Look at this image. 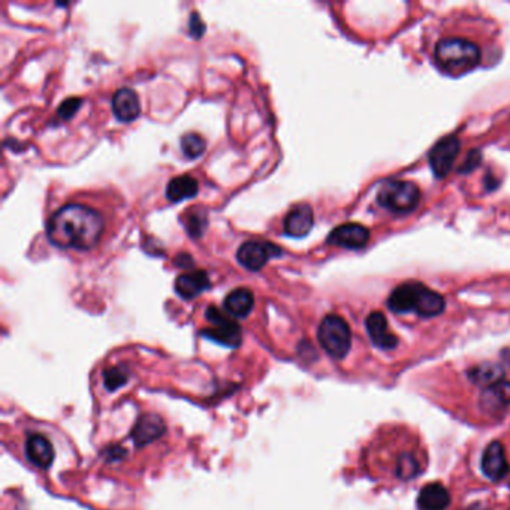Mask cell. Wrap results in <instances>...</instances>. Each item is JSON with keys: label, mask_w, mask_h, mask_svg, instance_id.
<instances>
[{"label": "cell", "mask_w": 510, "mask_h": 510, "mask_svg": "<svg viewBox=\"0 0 510 510\" xmlns=\"http://www.w3.org/2000/svg\"><path fill=\"white\" fill-rule=\"evenodd\" d=\"M421 189L412 181L389 180L380 186L378 204L395 214H407L418 207Z\"/></svg>", "instance_id": "5b68a950"}, {"label": "cell", "mask_w": 510, "mask_h": 510, "mask_svg": "<svg viewBox=\"0 0 510 510\" xmlns=\"http://www.w3.org/2000/svg\"><path fill=\"white\" fill-rule=\"evenodd\" d=\"M26 456L28 460L39 467V468H48L52 461H55V448L52 443L42 434H32L26 441Z\"/></svg>", "instance_id": "5bb4252c"}, {"label": "cell", "mask_w": 510, "mask_h": 510, "mask_svg": "<svg viewBox=\"0 0 510 510\" xmlns=\"http://www.w3.org/2000/svg\"><path fill=\"white\" fill-rule=\"evenodd\" d=\"M181 150L187 157H199L205 150V141L198 133H186L181 138Z\"/></svg>", "instance_id": "cb8c5ba5"}, {"label": "cell", "mask_w": 510, "mask_h": 510, "mask_svg": "<svg viewBox=\"0 0 510 510\" xmlns=\"http://www.w3.org/2000/svg\"><path fill=\"white\" fill-rule=\"evenodd\" d=\"M460 149L461 142L456 135L443 138L433 147L428 156V162L437 178H445L452 171Z\"/></svg>", "instance_id": "9c48e42d"}, {"label": "cell", "mask_w": 510, "mask_h": 510, "mask_svg": "<svg viewBox=\"0 0 510 510\" xmlns=\"http://www.w3.org/2000/svg\"><path fill=\"white\" fill-rule=\"evenodd\" d=\"M81 99L79 98H71V99H66L60 106H59V115L63 118V120H69L79 108V105H81Z\"/></svg>", "instance_id": "484cf974"}, {"label": "cell", "mask_w": 510, "mask_h": 510, "mask_svg": "<svg viewBox=\"0 0 510 510\" xmlns=\"http://www.w3.org/2000/svg\"><path fill=\"white\" fill-rule=\"evenodd\" d=\"M204 32H205V26L203 24V21H200L196 12H193V14L191 16V33L195 38H200V35H203Z\"/></svg>", "instance_id": "83f0119b"}, {"label": "cell", "mask_w": 510, "mask_h": 510, "mask_svg": "<svg viewBox=\"0 0 510 510\" xmlns=\"http://www.w3.org/2000/svg\"><path fill=\"white\" fill-rule=\"evenodd\" d=\"M211 281L205 271H192L177 277L176 292L184 300H193L204 290L210 289Z\"/></svg>", "instance_id": "2e32d148"}, {"label": "cell", "mask_w": 510, "mask_h": 510, "mask_svg": "<svg viewBox=\"0 0 510 510\" xmlns=\"http://www.w3.org/2000/svg\"><path fill=\"white\" fill-rule=\"evenodd\" d=\"M103 232V217L95 208L83 204H68L59 208L47 223V235L62 249L90 250L98 244Z\"/></svg>", "instance_id": "6da1fadb"}, {"label": "cell", "mask_w": 510, "mask_h": 510, "mask_svg": "<svg viewBox=\"0 0 510 510\" xmlns=\"http://www.w3.org/2000/svg\"><path fill=\"white\" fill-rule=\"evenodd\" d=\"M317 340L329 356L334 359H343L351 351L352 331L343 317L328 314L320 322Z\"/></svg>", "instance_id": "8992f818"}, {"label": "cell", "mask_w": 510, "mask_h": 510, "mask_svg": "<svg viewBox=\"0 0 510 510\" xmlns=\"http://www.w3.org/2000/svg\"><path fill=\"white\" fill-rule=\"evenodd\" d=\"M482 470L491 480L495 482L504 479L509 475L510 467L500 441H492L487 446L482 456Z\"/></svg>", "instance_id": "7c38bea8"}, {"label": "cell", "mask_w": 510, "mask_h": 510, "mask_svg": "<svg viewBox=\"0 0 510 510\" xmlns=\"http://www.w3.org/2000/svg\"><path fill=\"white\" fill-rule=\"evenodd\" d=\"M510 404V382L500 380L488 386L482 394V407L489 413H499Z\"/></svg>", "instance_id": "ac0fdd59"}, {"label": "cell", "mask_w": 510, "mask_h": 510, "mask_svg": "<svg viewBox=\"0 0 510 510\" xmlns=\"http://www.w3.org/2000/svg\"><path fill=\"white\" fill-rule=\"evenodd\" d=\"M254 297L246 288H238L227 293L225 298V308L227 314L234 317H247L253 310Z\"/></svg>", "instance_id": "ffe728a7"}, {"label": "cell", "mask_w": 510, "mask_h": 510, "mask_svg": "<svg viewBox=\"0 0 510 510\" xmlns=\"http://www.w3.org/2000/svg\"><path fill=\"white\" fill-rule=\"evenodd\" d=\"M370 239V231L359 223H344L335 227L328 235V244L339 246L343 249L358 250L366 247Z\"/></svg>", "instance_id": "30bf717a"}, {"label": "cell", "mask_w": 510, "mask_h": 510, "mask_svg": "<svg viewBox=\"0 0 510 510\" xmlns=\"http://www.w3.org/2000/svg\"><path fill=\"white\" fill-rule=\"evenodd\" d=\"M449 503L450 495L440 483H429L418 495V507L421 510H445Z\"/></svg>", "instance_id": "d6986e66"}, {"label": "cell", "mask_w": 510, "mask_h": 510, "mask_svg": "<svg viewBox=\"0 0 510 510\" xmlns=\"http://www.w3.org/2000/svg\"><path fill=\"white\" fill-rule=\"evenodd\" d=\"M278 256H281V249L270 241H246L237 251L238 262L250 271H259L268 261Z\"/></svg>", "instance_id": "ba28073f"}, {"label": "cell", "mask_w": 510, "mask_h": 510, "mask_svg": "<svg viewBox=\"0 0 510 510\" xmlns=\"http://www.w3.org/2000/svg\"><path fill=\"white\" fill-rule=\"evenodd\" d=\"M165 433L164 421L154 414H147L137 422L132 431V437L138 446L149 445Z\"/></svg>", "instance_id": "e0dca14e"}, {"label": "cell", "mask_w": 510, "mask_h": 510, "mask_svg": "<svg viewBox=\"0 0 510 510\" xmlns=\"http://www.w3.org/2000/svg\"><path fill=\"white\" fill-rule=\"evenodd\" d=\"M113 113L120 122H132L141 113L138 95L132 89H120L113 96Z\"/></svg>", "instance_id": "9a60e30c"}, {"label": "cell", "mask_w": 510, "mask_h": 510, "mask_svg": "<svg viewBox=\"0 0 510 510\" xmlns=\"http://www.w3.org/2000/svg\"><path fill=\"white\" fill-rule=\"evenodd\" d=\"M314 223L313 210L310 205L300 204L293 207L285 217V232L293 238H302L312 231Z\"/></svg>", "instance_id": "4fadbf2b"}, {"label": "cell", "mask_w": 510, "mask_h": 510, "mask_svg": "<svg viewBox=\"0 0 510 510\" xmlns=\"http://www.w3.org/2000/svg\"><path fill=\"white\" fill-rule=\"evenodd\" d=\"M103 382L106 389L115 391V389L128 382V374L123 371V368H108L103 373Z\"/></svg>", "instance_id": "d4e9b609"}, {"label": "cell", "mask_w": 510, "mask_h": 510, "mask_svg": "<svg viewBox=\"0 0 510 510\" xmlns=\"http://www.w3.org/2000/svg\"><path fill=\"white\" fill-rule=\"evenodd\" d=\"M199 189L198 181L191 176H180L172 178L166 186V198L171 203H180V200L196 196Z\"/></svg>", "instance_id": "44dd1931"}, {"label": "cell", "mask_w": 510, "mask_h": 510, "mask_svg": "<svg viewBox=\"0 0 510 510\" xmlns=\"http://www.w3.org/2000/svg\"><path fill=\"white\" fill-rule=\"evenodd\" d=\"M383 438L373 443L375 467L385 476L400 482H409L422 475L426 467V453L421 443L406 429H391Z\"/></svg>", "instance_id": "7a4b0ae2"}, {"label": "cell", "mask_w": 510, "mask_h": 510, "mask_svg": "<svg viewBox=\"0 0 510 510\" xmlns=\"http://www.w3.org/2000/svg\"><path fill=\"white\" fill-rule=\"evenodd\" d=\"M207 319L211 322L212 327L203 331L204 337L227 347L239 346L241 328L235 320H232L230 316H226L217 307H208Z\"/></svg>", "instance_id": "52a82bcc"}, {"label": "cell", "mask_w": 510, "mask_h": 510, "mask_svg": "<svg viewBox=\"0 0 510 510\" xmlns=\"http://www.w3.org/2000/svg\"><path fill=\"white\" fill-rule=\"evenodd\" d=\"M174 262H176L177 266H183V268L193 266V258L189 256V254H184V253L178 254V256L176 258V261H174Z\"/></svg>", "instance_id": "f1b7e54d"}, {"label": "cell", "mask_w": 510, "mask_h": 510, "mask_svg": "<svg viewBox=\"0 0 510 510\" xmlns=\"http://www.w3.org/2000/svg\"><path fill=\"white\" fill-rule=\"evenodd\" d=\"M366 327L374 346L383 348V351H392V348L398 346L400 340L397 335L389 329L387 320L383 313L380 312L370 313L366 320Z\"/></svg>", "instance_id": "8fae6325"}, {"label": "cell", "mask_w": 510, "mask_h": 510, "mask_svg": "<svg viewBox=\"0 0 510 510\" xmlns=\"http://www.w3.org/2000/svg\"><path fill=\"white\" fill-rule=\"evenodd\" d=\"M470 375H472V380L477 385H485L487 387L503 380V371L495 367L492 364H487V366H480V367H476L473 368L472 371H470Z\"/></svg>", "instance_id": "7402d4cb"}, {"label": "cell", "mask_w": 510, "mask_h": 510, "mask_svg": "<svg viewBox=\"0 0 510 510\" xmlns=\"http://www.w3.org/2000/svg\"><path fill=\"white\" fill-rule=\"evenodd\" d=\"M387 307L397 314L416 313L421 317H436L445 312L446 301L438 292L419 281H407L389 295Z\"/></svg>", "instance_id": "3957f363"}, {"label": "cell", "mask_w": 510, "mask_h": 510, "mask_svg": "<svg viewBox=\"0 0 510 510\" xmlns=\"http://www.w3.org/2000/svg\"><path fill=\"white\" fill-rule=\"evenodd\" d=\"M183 222L186 226V231L189 232V235L193 238H199L205 231L207 216L204 211H200L199 208H193L184 214Z\"/></svg>", "instance_id": "603a6c76"}, {"label": "cell", "mask_w": 510, "mask_h": 510, "mask_svg": "<svg viewBox=\"0 0 510 510\" xmlns=\"http://www.w3.org/2000/svg\"><path fill=\"white\" fill-rule=\"evenodd\" d=\"M436 63L438 68L452 76H461L473 71L480 63V48L468 39L443 38L436 47Z\"/></svg>", "instance_id": "277c9868"}, {"label": "cell", "mask_w": 510, "mask_h": 510, "mask_svg": "<svg viewBox=\"0 0 510 510\" xmlns=\"http://www.w3.org/2000/svg\"><path fill=\"white\" fill-rule=\"evenodd\" d=\"M480 162H482L480 152H477V150L470 152L468 156H467L465 160H464V164H463L461 168H460V172H463V174L472 172L473 169H476V168L480 165Z\"/></svg>", "instance_id": "4316f807"}]
</instances>
